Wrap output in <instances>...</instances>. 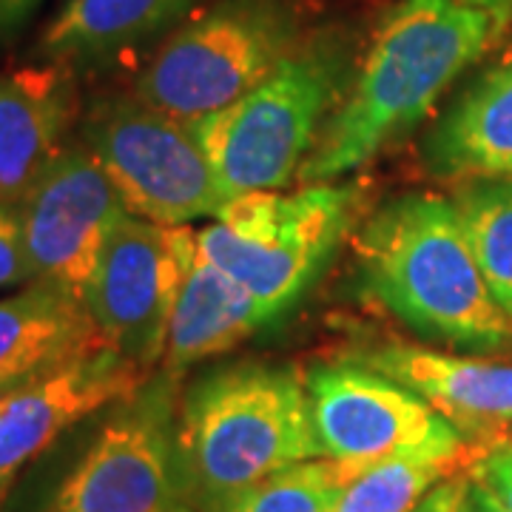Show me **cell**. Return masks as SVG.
<instances>
[{
  "label": "cell",
  "instance_id": "6da1fadb",
  "mask_svg": "<svg viewBox=\"0 0 512 512\" xmlns=\"http://www.w3.org/2000/svg\"><path fill=\"white\" fill-rule=\"evenodd\" d=\"M507 26L484 0H399L376 29L362 72L302 165V183H330L376 160L433 111L439 97Z\"/></svg>",
  "mask_w": 512,
  "mask_h": 512
},
{
  "label": "cell",
  "instance_id": "7a4b0ae2",
  "mask_svg": "<svg viewBox=\"0 0 512 512\" xmlns=\"http://www.w3.org/2000/svg\"><path fill=\"white\" fill-rule=\"evenodd\" d=\"M356 262L365 291L421 339L473 353L512 348V319L478 268L453 200H387L365 222Z\"/></svg>",
  "mask_w": 512,
  "mask_h": 512
},
{
  "label": "cell",
  "instance_id": "3957f363",
  "mask_svg": "<svg viewBox=\"0 0 512 512\" xmlns=\"http://www.w3.org/2000/svg\"><path fill=\"white\" fill-rule=\"evenodd\" d=\"M311 458H322V450L305 376L293 367H220L177 404L180 490L197 512H217L262 478Z\"/></svg>",
  "mask_w": 512,
  "mask_h": 512
},
{
  "label": "cell",
  "instance_id": "277c9868",
  "mask_svg": "<svg viewBox=\"0 0 512 512\" xmlns=\"http://www.w3.org/2000/svg\"><path fill=\"white\" fill-rule=\"evenodd\" d=\"M353 214L345 185L305 183L299 191H251L222 202L197 231L200 251L251 293L268 325L311 291Z\"/></svg>",
  "mask_w": 512,
  "mask_h": 512
},
{
  "label": "cell",
  "instance_id": "5b68a950",
  "mask_svg": "<svg viewBox=\"0 0 512 512\" xmlns=\"http://www.w3.org/2000/svg\"><path fill=\"white\" fill-rule=\"evenodd\" d=\"M293 46L282 0H220L163 40L128 94L194 128L271 77Z\"/></svg>",
  "mask_w": 512,
  "mask_h": 512
},
{
  "label": "cell",
  "instance_id": "8992f818",
  "mask_svg": "<svg viewBox=\"0 0 512 512\" xmlns=\"http://www.w3.org/2000/svg\"><path fill=\"white\" fill-rule=\"evenodd\" d=\"M328 52H293L271 77L194 126L225 200L282 191L308 163L339 92Z\"/></svg>",
  "mask_w": 512,
  "mask_h": 512
},
{
  "label": "cell",
  "instance_id": "52a82bcc",
  "mask_svg": "<svg viewBox=\"0 0 512 512\" xmlns=\"http://www.w3.org/2000/svg\"><path fill=\"white\" fill-rule=\"evenodd\" d=\"M177 376L163 370L106 421L35 512H171L185 504L177 473Z\"/></svg>",
  "mask_w": 512,
  "mask_h": 512
},
{
  "label": "cell",
  "instance_id": "ba28073f",
  "mask_svg": "<svg viewBox=\"0 0 512 512\" xmlns=\"http://www.w3.org/2000/svg\"><path fill=\"white\" fill-rule=\"evenodd\" d=\"M80 143L140 220L183 228L225 202L197 131L131 94L97 103L80 120Z\"/></svg>",
  "mask_w": 512,
  "mask_h": 512
},
{
  "label": "cell",
  "instance_id": "9c48e42d",
  "mask_svg": "<svg viewBox=\"0 0 512 512\" xmlns=\"http://www.w3.org/2000/svg\"><path fill=\"white\" fill-rule=\"evenodd\" d=\"M305 387L322 458L353 467L387 458L464 464L467 450H473L421 396L359 362L313 365Z\"/></svg>",
  "mask_w": 512,
  "mask_h": 512
},
{
  "label": "cell",
  "instance_id": "30bf717a",
  "mask_svg": "<svg viewBox=\"0 0 512 512\" xmlns=\"http://www.w3.org/2000/svg\"><path fill=\"white\" fill-rule=\"evenodd\" d=\"M194 254L197 231L123 214L89 282L86 308L100 336L148 373L163 362L171 313Z\"/></svg>",
  "mask_w": 512,
  "mask_h": 512
},
{
  "label": "cell",
  "instance_id": "8fae6325",
  "mask_svg": "<svg viewBox=\"0 0 512 512\" xmlns=\"http://www.w3.org/2000/svg\"><path fill=\"white\" fill-rule=\"evenodd\" d=\"M35 282L86 302L114 225L128 214L109 174L83 143L69 146L18 205Z\"/></svg>",
  "mask_w": 512,
  "mask_h": 512
},
{
  "label": "cell",
  "instance_id": "7c38bea8",
  "mask_svg": "<svg viewBox=\"0 0 512 512\" xmlns=\"http://www.w3.org/2000/svg\"><path fill=\"white\" fill-rule=\"evenodd\" d=\"M148 370L111 345L89 350L0 396V478H15L77 421L103 413L148 382Z\"/></svg>",
  "mask_w": 512,
  "mask_h": 512
},
{
  "label": "cell",
  "instance_id": "4fadbf2b",
  "mask_svg": "<svg viewBox=\"0 0 512 512\" xmlns=\"http://www.w3.org/2000/svg\"><path fill=\"white\" fill-rule=\"evenodd\" d=\"M359 362L404 384L456 427L484 456L501 447L512 427V359L484 353H444L410 342H379L350 350Z\"/></svg>",
  "mask_w": 512,
  "mask_h": 512
},
{
  "label": "cell",
  "instance_id": "5bb4252c",
  "mask_svg": "<svg viewBox=\"0 0 512 512\" xmlns=\"http://www.w3.org/2000/svg\"><path fill=\"white\" fill-rule=\"evenodd\" d=\"M80 94L69 63L0 72V202L20 205L69 148Z\"/></svg>",
  "mask_w": 512,
  "mask_h": 512
},
{
  "label": "cell",
  "instance_id": "9a60e30c",
  "mask_svg": "<svg viewBox=\"0 0 512 512\" xmlns=\"http://www.w3.org/2000/svg\"><path fill=\"white\" fill-rule=\"evenodd\" d=\"M430 174L453 183L512 177V60L484 72L424 137Z\"/></svg>",
  "mask_w": 512,
  "mask_h": 512
},
{
  "label": "cell",
  "instance_id": "2e32d148",
  "mask_svg": "<svg viewBox=\"0 0 512 512\" xmlns=\"http://www.w3.org/2000/svg\"><path fill=\"white\" fill-rule=\"evenodd\" d=\"M109 345L83 299L32 282L0 299V396Z\"/></svg>",
  "mask_w": 512,
  "mask_h": 512
},
{
  "label": "cell",
  "instance_id": "e0dca14e",
  "mask_svg": "<svg viewBox=\"0 0 512 512\" xmlns=\"http://www.w3.org/2000/svg\"><path fill=\"white\" fill-rule=\"evenodd\" d=\"M262 328H268V322L254 296L234 276L217 268L197 245L171 313L160 370L180 379L185 370L228 353Z\"/></svg>",
  "mask_w": 512,
  "mask_h": 512
},
{
  "label": "cell",
  "instance_id": "ac0fdd59",
  "mask_svg": "<svg viewBox=\"0 0 512 512\" xmlns=\"http://www.w3.org/2000/svg\"><path fill=\"white\" fill-rule=\"evenodd\" d=\"M194 0H66L40 37V55L60 63L100 60L146 43L183 18Z\"/></svg>",
  "mask_w": 512,
  "mask_h": 512
},
{
  "label": "cell",
  "instance_id": "d6986e66",
  "mask_svg": "<svg viewBox=\"0 0 512 512\" xmlns=\"http://www.w3.org/2000/svg\"><path fill=\"white\" fill-rule=\"evenodd\" d=\"M453 202L495 302L512 319V177L464 185Z\"/></svg>",
  "mask_w": 512,
  "mask_h": 512
},
{
  "label": "cell",
  "instance_id": "ffe728a7",
  "mask_svg": "<svg viewBox=\"0 0 512 512\" xmlns=\"http://www.w3.org/2000/svg\"><path fill=\"white\" fill-rule=\"evenodd\" d=\"M456 461L387 458L353 473L333 504V512H416L427 493L456 476Z\"/></svg>",
  "mask_w": 512,
  "mask_h": 512
},
{
  "label": "cell",
  "instance_id": "44dd1931",
  "mask_svg": "<svg viewBox=\"0 0 512 512\" xmlns=\"http://www.w3.org/2000/svg\"><path fill=\"white\" fill-rule=\"evenodd\" d=\"M362 467L333 458L299 461L262 478L217 512H333V504L353 473Z\"/></svg>",
  "mask_w": 512,
  "mask_h": 512
},
{
  "label": "cell",
  "instance_id": "7402d4cb",
  "mask_svg": "<svg viewBox=\"0 0 512 512\" xmlns=\"http://www.w3.org/2000/svg\"><path fill=\"white\" fill-rule=\"evenodd\" d=\"M32 262L23 242V225H20L18 205L0 202V288L15 285H32Z\"/></svg>",
  "mask_w": 512,
  "mask_h": 512
},
{
  "label": "cell",
  "instance_id": "603a6c76",
  "mask_svg": "<svg viewBox=\"0 0 512 512\" xmlns=\"http://www.w3.org/2000/svg\"><path fill=\"white\" fill-rule=\"evenodd\" d=\"M470 473L481 478L498 495V501L512 512V444H501L478 456Z\"/></svg>",
  "mask_w": 512,
  "mask_h": 512
},
{
  "label": "cell",
  "instance_id": "cb8c5ba5",
  "mask_svg": "<svg viewBox=\"0 0 512 512\" xmlns=\"http://www.w3.org/2000/svg\"><path fill=\"white\" fill-rule=\"evenodd\" d=\"M416 512H473L470 504V476H450L436 484Z\"/></svg>",
  "mask_w": 512,
  "mask_h": 512
},
{
  "label": "cell",
  "instance_id": "d4e9b609",
  "mask_svg": "<svg viewBox=\"0 0 512 512\" xmlns=\"http://www.w3.org/2000/svg\"><path fill=\"white\" fill-rule=\"evenodd\" d=\"M37 6L40 0H0V40L15 35L35 15Z\"/></svg>",
  "mask_w": 512,
  "mask_h": 512
},
{
  "label": "cell",
  "instance_id": "484cf974",
  "mask_svg": "<svg viewBox=\"0 0 512 512\" xmlns=\"http://www.w3.org/2000/svg\"><path fill=\"white\" fill-rule=\"evenodd\" d=\"M467 476H470V504H473V512H510L481 478H476L473 473H467Z\"/></svg>",
  "mask_w": 512,
  "mask_h": 512
},
{
  "label": "cell",
  "instance_id": "4316f807",
  "mask_svg": "<svg viewBox=\"0 0 512 512\" xmlns=\"http://www.w3.org/2000/svg\"><path fill=\"white\" fill-rule=\"evenodd\" d=\"M484 3H487V6H493L495 12H501L507 20L512 18V0H484Z\"/></svg>",
  "mask_w": 512,
  "mask_h": 512
},
{
  "label": "cell",
  "instance_id": "83f0119b",
  "mask_svg": "<svg viewBox=\"0 0 512 512\" xmlns=\"http://www.w3.org/2000/svg\"><path fill=\"white\" fill-rule=\"evenodd\" d=\"M12 481H15V478H0V504H3V498H6V493H9Z\"/></svg>",
  "mask_w": 512,
  "mask_h": 512
},
{
  "label": "cell",
  "instance_id": "f1b7e54d",
  "mask_svg": "<svg viewBox=\"0 0 512 512\" xmlns=\"http://www.w3.org/2000/svg\"><path fill=\"white\" fill-rule=\"evenodd\" d=\"M171 512H197L194 507H188V504H180V507H174Z\"/></svg>",
  "mask_w": 512,
  "mask_h": 512
},
{
  "label": "cell",
  "instance_id": "f546056e",
  "mask_svg": "<svg viewBox=\"0 0 512 512\" xmlns=\"http://www.w3.org/2000/svg\"><path fill=\"white\" fill-rule=\"evenodd\" d=\"M504 444H512V427H510V433H507V439H504Z\"/></svg>",
  "mask_w": 512,
  "mask_h": 512
}]
</instances>
